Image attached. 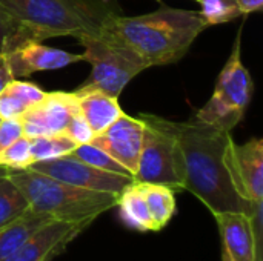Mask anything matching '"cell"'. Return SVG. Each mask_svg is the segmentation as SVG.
I'll list each match as a JSON object with an SVG mask.
<instances>
[{
  "label": "cell",
  "mask_w": 263,
  "mask_h": 261,
  "mask_svg": "<svg viewBox=\"0 0 263 261\" xmlns=\"http://www.w3.org/2000/svg\"><path fill=\"white\" fill-rule=\"evenodd\" d=\"M173 129L182 151L185 191L196 195L213 215L222 212L253 215L259 203H251L237 192L227 166L231 132L196 117L188 122H173Z\"/></svg>",
  "instance_id": "cell-1"
},
{
  "label": "cell",
  "mask_w": 263,
  "mask_h": 261,
  "mask_svg": "<svg viewBox=\"0 0 263 261\" xmlns=\"http://www.w3.org/2000/svg\"><path fill=\"white\" fill-rule=\"evenodd\" d=\"M206 28L199 11L160 3L159 9L149 14H116L103 23L100 32L126 46L151 68L179 62Z\"/></svg>",
  "instance_id": "cell-2"
},
{
  "label": "cell",
  "mask_w": 263,
  "mask_h": 261,
  "mask_svg": "<svg viewBox=\"0 0 263 261\" xmlns=\"http://www.w3.org/2000/svg\"><path fill=\"white\" fill-rule=\"evenodd\" d=\"M0 6L37 42L100 34L109 17L122 14L117 0H0Z\"/></svg>",
  "instance_id": "cell-3"
},
{
  "label": "cell",
  "mask_w": 263,
  "mask_h": 261,
  "mask_svg": "<svg viewBox=\"0 0 263 261\" xmlns=\"http://www.w3.org/2000/svg\"><path fill=\"white\" fill-rule=\"evenodd\" d=\"M8 178L22 191L32 211L52 220L92 223L117 203V195L77 188L29 168L11 171Z\"/></svg>",
  "instance_id": "cell-4"
},
{
  "label": "cell",
  "mask_w": 263,
  "mask_h": 261,
  "mask_svg": "<svg viewBox=\"0 0 263 261\" xmlns=\"http://www.w3.org/2000/svg\"><path fill=\"white\" fill-rule=\"evenodd\" d=\"M240 46L242 28L237 32L231 54L217 77L213 95L194 115L206 125L230 132L242 122L254 91L253 77L242 62Z\"/></svg>",
  "instance_id": "cell-5"
},
{
  "label": "cell",
  "mask_w": 263,
  "mask_h": 261,
  "mask_svg": "<svg viewBox=\"0 0 263 261\" xmlns=\"http://www.w3.org/2000/svg\"><path fill=\"white\" fill-rule=\"evenodd\" d=\"M77 40L83 48L85 62L91 65V72L76 89H97L119 98L123 88L148 69L134 52L103 32L83 34Z\"/></svg>",
  "instance_id": "cell-6"
},
{
  "label": "cell",
  "mask_w": 263,
  "mask_h": 261,
  "mask_svg": "<svg viewBox=\"0 0 263 261\" xmlns=\"http://www.w3.org/2000/svg\"><path fill=\"white\" fill-rule=\"evenodd\" d=\"M139 117L145 123V135L134 180L163 185L173 191H185L183 158L173 122L151 114Z\"/></svg>",
  "instance_id": "cell-7"
},
{
  "label": "cell",
  "mask_w": 263,
  "mask_h": 261,
  "mask_svg": "<svg viewBox=\"0 0 263 261\" xmlns=\"http://www.w3.org/2000/svg\"><path fill=\"white\" fill-rule=\"evenodd\" d=\"M29 169L77 188L106 192L112 195H119L126 186L136 182L134 177L131 175H122V174L97 169L79 160L72 154H66L59 158H52L46 162L32 163Z\"/></svg>",
  "instance_id": "cell-8"
},
{
  "label": "cell",
  "mask_w": 263,
  "mask_h": 261,
  "mask_svg": "<svg viewBox=\"0 0 263 261\" xmlns=\"http://www.w3.org/2000/svg\"><path fill=\"white\" fill-rule=\"evenodd\" d=\"M225 158L237 192L251 203H263L262 138L256 137L243 145L231 138Z\"/></svg>",
  "instance_id": "cell-9"
},
{
  "label": "cell",
  "mask_w": 263,
  "mask_h": 261,
  "mask_svg": "<svg viewBox=\"0 0 263 261\" xmlns=\"http://www.w3.org/2000/svg\"><path fill=\"white\" fill-rule=\"evenodd\" d=\"M77 109L79 108L74 92H46L39 103L26 109L20 117L23 125V135L26 138H37L63 134L72 114Z\"/></svg>",
  "instance_id": "cell-10"
},
{
  "label": "cell",
  "mask_w": 263,
  "mask_h": 261,
  "mask_svg": "<svg viewBox=\"0 0 263 261\" xmlns=\"http://www.w3.org/2000/svg\"><path fill=\"white\" fill-rule=\"evenodd\" d=\"M145 135V123L140 117L122 114L103 132L94 135L92 145L108 152L134 177L139 168Z\"/></svg>",
  "instance_id": "cell-11"
},
{
  "label": "cell",
  "mask_w": 263,
  "mask_h": 261,
  "mask_svg": "<svg viewBox=\"0 0 263 261\" xmlns=\"http://www.w3.org/2000/svg\"><path fill=\"white\" fill-rule=\"evenodd\" d=\"M89 225L51 220L2 261H51Z\"/></svg>",
  "instance_id": "cell-12"
},
{
  "label": "cell",
  "mask_w": 263,
  "mask_h": 261,
  "mask_svg": "<svg viewBox=\"0 0 263 261\" xmlns=\"http://www.w3.org/2000/svg\"><path fill=\"white\" fill-rule=\"evenodd\" d=\"M222 240V261H260V237L251 215L240 212L214 214Z\"/></svg>",
  "instance_id": "cell-13"
},
{
  "label": "cell",
  "mask_w": 263,
  "mask_h": 261,
  "mask_svg": "<svg viewBox=\"0 0 263 261\" xmlns=\"http://www.w3.org/2000/svg\"><path fill=\"white\" fill-rule=\"evenodd\" d=\"M14 78L29 77L40 71L66 68L77 62H85L83 54H72L59 48L46 46L37 40H28L6 54Z\"/></svg>",
  "instance_id": "cell-14"
},
{
  "label": "cell",
  "mask_w": 263,
  "mask_h": 261,
  "mask_svg": "<svg viewBox=\"0 0 263 261\" xmlns=\"http://www.w3.org/2000/svg\"><path fill=\"white\" fill-rule=\"evenodd\" d=\"M72 92L76 94L80 114L85 117L96 135L103 132L123 114V109L119 105V98L111 97L102 91L74 89Z\"/></svg>",
  "instance_id": "cell-15"
},
{
  "label": "cell",
  "mask_w": 263,
  "mask_h": 261,
  "mask_svg": "<svg viewBox=\"0 0 263 261\" xmlns=\"http://www.w3.org/2000/svg\"><path fill=\"white\" fill-rule=\"evenodd\" d=\"M39 85L14 78L0 92V118H20L26 109L45 97Z\"/></svg>",
  "instance_id": "cell-16"
},
{
  "label": "cell",
  "mask_w": 263,
  "mask_h": 261,
  "mask_svg": "<svg viewBox=\"0 0 263 261\" xmlns=\"http://www.w3.org/2000/svg\"><path fill=\"white\" fill-rule=\"evenodd\" d=\"M51 220L52 218H49L48 215L28 208L20 217L3 226L0 229V261L18 249L37 229H40Z\"/></svg>",
  "instance_id": "cell-17"
},
{
  "label": "cell",
  "mask_w": 263,
  "mask_h": 261,
  "mask_svg": "<svg viewBox=\"0 0 263 261\" xmlns=\"http://www.w3.org/2000/svg\"><path fill=\"white\" fill-rule=\"evenodd\" d=\"M116 206L119 208L120 217L126 226L136 231H142V232H146V231L156 232L146 202L143 198V194L137 182H133L117 195Z\"/></svg>",
  "instance_id": "cell-18"
},
{
  "label": "cell",
  "mask_w": 263,
  "mask_h": 261,
  "mask_svg": "<svg viewBox=\"0 0 263 261\" xmlns=\"http://www.w3.org/2000/svg\"><path fill=\"white\" fill-rule=\"evenodd\" d=\"M140 191L146 202L156 232L163 229L176 214V197L171 188L156 183H140Z\"/></svg>",
  "instance_id": "cell-19"
},
{
  "label": "cell",
  "mask_w": 263,
  "mask_h": 261,
  "mask_svg": "<svg viewBox=\"0 0 263 261\" xmlns=\"http://www.w3.org/2000/svg\"><path fill=\"white\" fill-rule=\"evenodd\" d=\"M31 140V157L32 163L46 162L52 158H59L62 155L71 154L76 149V143L65 134L45 135Z\"/></svg>",
  "instance_id": "cell-20"
},
{
  "label": "cell",
  "mask_w": 263,
  "mask_h": 261,
  "mask_svg": "<svg viewBox=\"0 0 263 261\" xmlns=\"http://www.w3.org/2000/svg\"><path fill=\"white\" fill-rule=\"evenodd\" d=\"M29 208L22 191L6 177L0 183V229Z\"/></svg>",
  "instance_id": "cell-21"
},
{
  "label": "cell",
  "mask_w": 263,
  "mask_h": 261,
  "mask_svg": "<svg viewBox=\"0 0 263 261\" xmlns=\"http://www.w3.org/2000/svg\"><path fill=\"white\" fill-rule=\"evenodd\" d=\"M74 157H77L79 160L102 169V171H108V172H116V174H122V175H131L128 172V169H125L117 160H114L108 152H105L103 149H100L99 146L92 145V143H85V145H77L76 149L71 152ZM133 177V175H131Z\"/></svg>",
  "instance_id": "cell-22"
},
{
  "label": "cell",
  "mask_w": 263,
  "mask_h": 261,
  "mask_svg": "<svg viewBox=\"0 0 263 261\" xmlns=\"http://www.w3.org/2000/svg\"><path fill=\"white\" fill-rule=\"evenodd\" d=\"M200 5V15L208 26L228 23L242 12L236 0H194Z\"/></svg>",
  "instance_id": "cell-23"
},
{
  "label": "cell",
  "mask_w": 263,
  "mask_h": 261,
  "mask_svg": "<svg viewBox=\"0 0 263 261\" xmlns=\"http://www.w3.org/2000/svg\"><path fill=\"white\" fill-rule=\"evenodd\" d=\"M28 40H32L28 32L0 6V54H8Z\"/></svg>",
  "instance_id": "cell-24"
},
{
  "label": "cell",
  "mask_w": 263,
  "mask_h": 261,
  "mask_svg": "<svg viewBox=\"0 0 263 261\" xmlns=\"http://www.w3.org/2000/svg\"><path fill=\"white\" fill-rule=\"evenodd\" d=\"M31 165H32L31 140L26 138L25 135L0 152V166H5L9 171L28 169Z\"/></svg>",
  "instance_id": "cell-25"
},
{
  "label": "cell",
  "mask_w": 263,
  "mask_h": 261,
  "mask_svg": "<svg viewBox=\"0 0 263 261\" xmlns=\"http://www.w3.org/2000/svg\"><path fill=\"white\" fill-rule=\"evenodd\" d=\"M63 134L68 135L76 145L91 143V140L96 135L94 131L91 129V126L88 125V122L85 120V117L80 114L79 109L72 114V117H71V120H69V123H68V126H66Z\"/></svg>",
  "instance_id": "cell-26"
},
{
  "label": "cell",
  "mask_w": 263,
  "mask_h": 261,
  "mask_svg": "<svg viewBox=\"0 0 263 261\" xmlns=\"http://www.w3.org/2000/svg\"><path fill=\"white\" fill-rule=\"evenodd\" d=\"M23 137V125L20 118H2L0 122V152Z\"/></svg>",
  "instance_id": "cell-27"
},
{
  "label": "cell",
  "mask_w": 263,
  "mask_h": 261,
  "mask_svg": "<svg viewBox=\"0 0 263 261\" xmlns=\"http://www.w3.org/2000/svg\"><path fill=\"white\" fill-rule=\"evenodd\" d=\"M12 80H14V75L11 72V68H9L6 54H0V92Z\"/></svg>",
  "instance_id": "cell-28"
},
{
  "label": "cell",
  "mask_w": 263,
  "mask_h": 261,
  "mask_svg": "<svg viewBox=\"0 0 263 261\" xmlns=\"http://www.w3.org/2000/svg\"><path fill=\"white\" fill-rule=\"evenodd\" d=\"M240 12L243 15L247 14H251V12H257L260 11L263 6V0H236Z\"/></svg>",
  "instance_id": "cell-29"
},
{
  "label": "cell",
  "mask_w": 263,
  "mask_h": 261,
  "mask_svg": "<svg viewBox=\"0 0 263 261\" xmlns=\"http://www.w3.org/2000/svg\"><path fill=\"white\" fill-rule=\"evenodd\" d=\"M9 172H11V171H9L8 168H5V166H0V183H2V182H3V180L8 177V175H9Z\"/></svg>",
  "instance_id": "cell-30"
},
{
  "label": "cell",
  "mask_w": 263,
  "mask_h": 261,
  "mask_svg": "<svg viewBox=\"0 0 263 261\" xmlns=\"http://www.w3.org/2000/svg\"><path fill=\"white\" fill-rule=\"evenodd\" d=\"M0 122H2V118H0Z\"/></svg>",
  "instance_id": "cell-31"
}]
</instances>
